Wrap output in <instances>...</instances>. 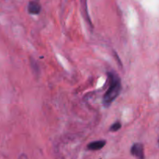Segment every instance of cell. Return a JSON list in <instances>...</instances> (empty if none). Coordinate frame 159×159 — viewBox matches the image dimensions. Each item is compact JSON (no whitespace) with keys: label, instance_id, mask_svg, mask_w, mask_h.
<instances>
[{"label":"cell","instance_id":"6da1fadb","mask_svg":"<svg viewBox=\"0 0 159 159\" xmlns=\"http://www.w3.org/2000/svg\"><path fill=\"white\" fill-rule=\"evenodd\" d=\"M108 80L110 82L108 89L103 96L102 104L105 107H110L112 102L118 97L122 89L120 79L114 73H108Z\"/></svg>","mask_w":159,"mask_h":159},{"label":"cell","instance_id":"7a4b0ae2","mask_svg":"<svg viewBox=\"0 0 159 159\" xmlns=\"http://www.w3.org/2000/svg\"><path fill=\"white\" fill-rule=\"evenodd\" d=\"M130 153L136 158L144 159V147L140 143H136V144H133V146L131 147V149H130Z\"/></svg>","mask_w":159,"mask_h":159},{"label":"cell","instance_id":"3957f363","mask_svg":"<svg viewBox=\"0 0 159 159\" xmlns=\"http://www.w3.org/2000/svg\"><path fill=\"white\" fill-rule=\"evenodd\" d=\"M106 145V141L101 140V141H96L91 142L88 144L87 148L91 151H98L102 149Z\"/></svg>","mask_w":159,"mask_h":159},{"label":"cell","instance_id":"277c9868","mask_svg":"<svg viewBox=\"0 0 159 159\" xmlns=\"http://www.w3.org/2000/svg\"><path fill=\"white\" fill-rule=\"evenodd\" d=\"M40 10H41V7L38 2L34 1L30 2L29 5H28V12L30 13L37 15V14L40 13Z\"/></svg>","mask_w":159,"mask_h":159},{"label":"cell","instance_id":"5b68a950","mask_svg":"<svg viewBox=\"0 0 159 159\" xmlns=\"http://www.w3.org/2000/svg\"><path fill=\"white\" fill-rule=\"evenodd\" d=\"M121 127H122V125H121L120 122L117 121V122L114 123V124H113V125L110 127V131H113V132L117 131V130H119L121 128Z\"/></svg>","mask_w":159,"mask_h":159},{"label":"cell","instance_id":"8992f818","mask_svg":"<svg viewBox=\"0 0 159 159\" xmlns=\"http://www.w3.org/2000/svg\"><path fill=\"white\" fill-rule=\"evenodd\" d=\"M18 159H28V158H27V156H26L25 154H22V155L19 157Z\"/></svg>","mask_w":159,"mask_h":159}]
</instances>
